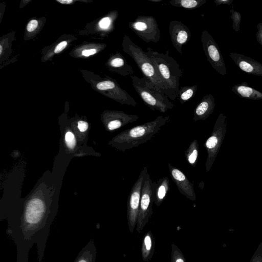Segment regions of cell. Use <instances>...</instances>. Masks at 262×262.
I'll return each mask as SVG.
<instances>
[{
  "instance_id": "6da1fadb",
  "label": "cell",
  "mask_w": 262,
  "mask_h": 262,
  "mask_svg": "<svg viewBox=\"0 0 262 262\" xmlns=\"http://www.w3.org/2000/svg\"><path fill=\"white\" fill-rule=\"evenodd\" d=\"M169 118V116H159L154 120L127 129L115 138V145L122 151L138 147L154 137Z\"/></svg>"
},
{
  "instance_id": "7a4b0ae2",
  "label": "cell",
  "mask_w": 262,
  "mask_h": 262,
  "mask_svg": "<svg viewBox=\"0 0 262 262\" xmlns=\"http://www.w3.org/2000/svg\"><path fill=\"white\" fill-rule=\"evenodd\" d=\"M147 55L159 72L168 92L169 99L175 100L178 98L180 89V79L183 75V70L178 62L166 53H159L147 47Z\"/></svg>"
},
{
  "instance_id": "3957f363",
  "label": "cell",
  "mask_w": 262,
  "mask_h": 262,
  "mask_svg": "<svg viewBox=\"0 0 262 262\" xmlns=\"http://www.w3.org/2000/svg\"><path fill=\"white\" fill-rule=\"evenodd\" d=\"M122 46L123 50L134 60L140 71L157 90L169 97L168 89L159 72L149 57L130 37L124 34Z\"/></svg>"
},
{
  "instance_id": "277c9868",
  "label": "cell",
  "mask_w": 262,
  "mask_h": 262,
  "mask_svg": "<svg viewBox=\"0 0 262 262\" xmlns=\"http://www.w3.org/2000/svg\"><path fill=\"white\" fill-rule=\"evenodd\" d=\"M132 85L144 104L152 111L165 113L175 105L165 94L160 92L144 77L130 76Z\"/></svg>"
},
{
  "instance_id": "5b68a950",
  "label": "cell",
  "mask_w": 262,
  "mask_h": 262,
  "mask_svg": "<svg viewBox=\"0 0 262 262\" xmlns=\"http://www.w3.org/2000/svg\"><path fill=\"white\" fill-rule=\"evenodd\" d=\"M45 206L39 199L31 200L28 203L24 214V222L20 231L25 239L29 241L37 233H41L47 229L43 222L45 215Z\"/></svg>"
},
{
  "instance_id": "8992f818",
  "label": "cell",
  "mask_w": 262,
  "mask_h": 262,
  "mask_svg": "<svg viewBox=\"0 0 262 262\" xmlns=\"http://www.w3.org/2000/svg\"><path fill=\"white\" fill-rule=\"evenodd\" d=\"M152 182L149 174L147 172L143 181L136 224V231L139 233L143 230L153 213Z\"/></svg>"
},
{
  "instance_id": "52a82bcc",
  "label": "cell",
  "mask_w": 262,
  "mask_h": 262,
  "mask_svg": "<svg viewBox=\"0 0 262 262\" xmlns=\"http://www.w3.org/2000/svg\"><path fill=\"white\" fill-rule=\"evenodd\" d=\"M129 28L146 42L157 43L160 39V31L155 18L151 16H138L128 23Z\"/></svg>"
},
{
  "instance_id": "ba28073f",
  "label": "cell",
  "mask_w": 262,
  "mask_h": 262,
  "mask_svg": "<svg viewBox=\"0 0 262 262\" xmlns=\"http://www.w3.org/2000/svg\"><path fill=\"white\" fill-rule=\"evenodd\" d=\"M148 172L144 166L132 187L127 200V219L128 229L133 233L136 226L137 216L140 206L142 188L144 177Z\"/></svg>"
},
{
  "instance_id": "9c48e42d",
  "label": "cell",
  "mask_w": 262,
  "mask_h": 262,
  "mask_svg": "<svg viewBox=\"0 0 262 262\" xmlns=\"http://www.w3.org/2000/svg\"><path fill=\"white\" fill-rule=\"evenodd\" d=\"M201 40L205 55L211 67L220 74L225 75L226 67L220 48L206 30L202 32Z\"/></svg>"
},
{
  "instance_id": "30bf717a",
  "label": "cell",
  "mask_w": 262,
  "mask_h": 262,
  "mask_svg": "<svg viewBox=\"0 0 262 262\" xmlns=\"http://www.w3.org/2000/svg\"><path fill=\"white\" fill-rule=\"evenodd\" d=\"M169 33L173 47L182 54L183 46L187 43L191 38L189 28L181 21L171 20L169 25Z\"/></svg>"
},
{
  "instance_id": "8fae6325",
  "label": "cell",
  "mask_w": 262,
  "mask_h": 262,
  "mask_svg": "<svg viewBox=\"0 0 262 262\" xmlns=\"http://www.w3.org/2000/svg\"><path fill=\"white\" fill-rule=\"evenodd\" d=\"M168 167L171 179L180 192L188 199L195 201L196 194L193 184L181 170L172 165L171 163L168 164Z\"/></svg>"
},
{
  "instance_id": "7c38bea8",
  "label": "cell",
  "mask_w": 262,
  "mask_h": 262,
  "mask_svg": "<svg viewBox=\"0 0 262 262\" xmlns=\"http://www.w3.org/2000/svg\"><path fill=\"white\" fill-rule=\"evenodd\" d=\"M229 56L243 71L249 74L262 76V64L259 62L237 53H230Z\"/></svg>"
},
{
  "instance_id": "4fadbf2b",
  "label": "cell",
  "mask_w": 262,
  "mask_h": 262,
  "mask_svg": "<svg viewBox=\"0 0 262 262\" xmlns=\"http://www.w3.org/2000/svg\"><path fill=\"white\" fill-rule=\"evenodd\" d=\"M215 106L214 98L210 94L205 95L195 107L193 120L196 122L206 119L213 112Z\"/></svg>"
},
{
  "instance_id": "5bb4252c",
  "label": "cell",
  "mask_w": 262,
  "mask_h": 262,
  "mask_svg": "<svg viewBox=\"0 0 262 262\" xmlns=\"http://www.w3.org/2000/svg\"><path fill=\"white\" fill-rule=\"evenodd\" d=\"M154 203L160 206L166 199L169 189V181L167 177L159 179L157 182H152Z\"/></svg>"
},
{
  "instance_id": "9a60e30c",
  "label": "cell",
  "mask_w": 262,
  "mask_h": 262,
  "mask_svg": "<svg viewBox=\"0 0 262 262\" xmlns=\"http://www.w3.org/2000/svg\"><path fill=\"white\" fill-rule=\"evenodd\" d=\"M139 116L136 115L128 114L123 112H117L113 114V118L111 119L107 124V128L110 130L118 129L137 121Z\"/></svg>"
},
{
  "instance_id": "2e32d148",
  "label": "cell",
  "mask_w": 262,
  "mask_h": 262,
  "mask_svg": "<svg viewBox=\"0 0 262 262\" xmlns=\"http://www.w3.org/2000/svg\"><path fill=\"white\" fill-rule=\"evenodd\" d=\"M231 91L238 96L246 99H262V92L249 86L246 82L234 85Z\"/></svg>"
},
{
  "instance_id": "e0dca14e",
  "label": "cell",
  "mask_w": 262,
  "mask_h": 262,
  "mask_svg": "<svg viewBox=\"0 0 262 262\" xmlns=\"http://www.w3.org/2000/svg\"><path fill=\"white\" fill-rule=\"evenodd\" d=\"M155 239L151 231H148L143 236L141 246V256L145 262L151 260L154 254Z\"/></svg>"
},
{
  "instance_id": "ac0fdd59",
  "label": "cell",
  "mask_w": 262,
  "mask_h": 262,
  "mask_svg": "<svg viewBox=\"0 0 262 262\" xmlns=\"http://www.w3.org/2000/svg\"><path fill=\"white\" fill-rule=\"evenodd\" d=\"M110 65L123 76H132L134 74L132 66L128 64L125 58L120 54L118 53L114 56L110 61Z\"/></svg>"
},
{
  "instance_id": "d6986e66",
  "label": "cell",
  "mask_w": 262,
  "mask_h": 262,
  "mask_svg": "<svg viewBox=\"0 0 262 262\" xmlns=\"http://www.w3.org/2000/svg\"><path fill=\"white\" fill-rule=\"evenodd\" d=\"M96 249L94 241L91 239L81 249L74 262H95Z\"/></svg>"
},
{
  "instance_id": "ffe728a7",
  "label": "cell",
  "mask_w": 262,
  "mask_h": 262,
  "mask_svg": "<svg viewBox=\"0 0 262 262\" xmlns=\"http://www.w3.org/2000/svg\"><path fill=\"white\" fill-rule=\"evenodd\" d=\"M199 154V144L196 139H194L185 151V157L188 162L192 167L196 165Z\"/></svg>"
},
{
  "instance_id": "44dd1931",
  "label": "cell",
  "mask_w": 262,
  "mask_h": 262,
  "mask_svg": "<svg viewBox=\"0 0 262 262\" xmlns=\"http://www.w3.org/2000/svg\"><path fill=\"white\" fill-rule=\"evenodd\" d=\"M197 90V85L180 86L177 98L180 103L183 104L191 100L195 96Z\"/></svg>"
},
{
  "instance_id": "7402d4cb",
  "label": "cell",
  "mask_w": 262,
  "mask_h": 262,
  "mask_svg": "<svg viewBox=\"0 0 262 262\" xmlns=\"http://www.w3.org/2000/svg\"><path fill=\"white\" fill-rule=\"evenodd\" d=\"M206 3V0H172L169 1V4L171 6L186 9H196Z\"/></svg>"
},
{
  "instance_id": "603a6c76",
  "label": "cell",
  "mask_w": 262,
  "mask_h": 262,
  "mask_svg": "<svg viewBox=\"0 0 262 262\" xmlns=\"http://www.w3.org/2000/svg\"><path fill=\"white\" fill-rule=\"evenodd\" d=\"M170 262H186L182 252L174 244H171Z\"/></svg>"
},
{
  "instance_id": "cb8c5ba5",
  "label": "cell",
  "mask_w": 262,
  "mask_h": 262,
  "mask_svg": "<svg viewBox=\"0 0 262 262\" xmlns=\"http://www.w3.org/2000/svg\"><path fill=\"white\" fill-rule=\"evenodd\" d=\"M231 14V17L232 19V27L233 29L236 32L239 30V26L242 19L241 14L233 9L230 10Z\"/></svg>"
},
{
  "instance_id": "d4e9b609",
  "label": "cell",
  "mask_w": 262,
  "mask_h": 262,
  "mask_svg": "<svg viewBox=\"0 0 262 262\" xmlns=\"http://www.w3.org/2000/svg\"><path fill=\"white\" fill-rule=\"evenodd\" d=\"M249 262H262V242L258 246Z\"/></svg>"
},
{
  "instance_id": "484cf974",
  "label": "cell",
  "mask_w": 262,
  "mask_h": 262,
  "mask_svg": "<svg viewBox=\"0 0 262 262\" xmlns=\"http://www.w3.org/2000/svg\"><path fill=\"white\" fill-rule=\"evenodd\" d=\"M65 140L67 146L71 149L75 147L76 140L74 134L70 132H68L65 135Z\"/></svg>"
},
{
  "instance_id": "4316f807",
  "label": "cell",
  "mask_w": 262,
  "mask_h": 262,
  "mask_svg": "<svg viewBox=\"0 0 262 262\" xmlns=\"http://www.w3.org/2000/svg\"><path fill=\"white\" fill-rule=\"evenodd\" d=\"M112 21V19L110 17H105L100 20L99 26L101 29L106 30L111 25Z\"/></svg>"
},
{
  "instance_id": "83f0119b",
  "label": "cell",
  "mask_w": 262,
  "mask_h": 262,
  "mask_svg": "<svg viewBox=\"0 0 262 262\" xmlns=\"http://www.w3.org/2000/svg\"><path fill=\"white\" fill-rule=\"evenodd\" d=\"M257 31L256 33V37L257 42L262 46V23L257 25Z\"/></svg>"
},
{
  "instance_id": "f1b7e54d",
  "label": "cell",
  "mask_w": 262,
  "mask_h": 262,
  "mask_svg": "<svg viewBox=\"0 0 262 262\" xmlns=\"http://www.w3.org/2000/svg\"><path fill=\"white\" fill-rule=\"evenodd\" d=\"M38 26V21L35 19L31 20L27 26V30L29 32H32L36 29Z\"/></svg>"
},
{
  "instance_id": "f546056e",
  "label": "cell",
  "mask_w": 262,
  "mask_h": 262,
  "mask_svg": "<svg viewBox=\"0 0 262 262\" xmlns=\"http://www.w3.org/2000/svg\"><path fill=\"white\" fill-rule=\"evenodd\" d=\"M67 42L66 41H63L58 43L54 49V52L55 53H58L62 51L67 46Z\"/></svg>"
},
{
  "instance_id": "4dcf8cb0",
  "label": "cell",
  "mask_w": 262,
  "mask_h": 262,
  "mask_svg": "<svg viewBox=\"0 0 262 262\" xmlns=\"http://www.w3.org/2000/svg\"><path fill=\"white\" fill-rule=\"evenodd\" d=\"M78 127L80 132H85L88 129V124L83 121H79L78 122Z\"/></svg>"
},
{
  "instance_id": "1f68e13d",
  "label": "cell",
  "mask_w": 262,
  "mask_h": 262,
  "mask_svg": "<svg viewBox=\"0 0 262 262\" xmlns=\"http://www.w3.org/2000/svg\"><path fill=\"white\" fill-rule=\"evenodd\" d=\"M97 51L95 49L84 50L82 52V55L85 57H88L89 56L95 54L96 53Z\"/></svg>"
},
{
  "instance_id": "d6a6232c",
  "label": "cell",
  "mask_w": 262,
  "mask_h": 262,
  "mask_svg": "<svg viewBox=\"0 0 262 262\" xmlns=\"http://www.w3.org/2000/svg\"><path fill=\"white\" fill-rule=\"evenodd\" d=\"M233 0H215L214 3L216 5H220L222 4L231 5L233 2Z\"/></svg>"
},
{
  "instance_id": "836d02e7",
  "label": "cell",
  "mask_w": 262,
  "mask_h": 262,
  "mask_svg": "<svg viewBox=\"0 0 262 262\" xmlns=\"http://www.w3.org/2000/svg\"><path fill=\"white\" fill-rule=\"evenodd\" d=\"M57 1L63 4H69L73 2L72 0H57Z\"/></svg>"
},
{
  "instance_id": "e575fe53",
  "label": "cell",
  "mask_w": 262,
  "mask_h": 262,
  "mask_svg": "<svg viewBox=\"0 0 262 262\" xmlns=\"http://www.w3.org/2000/svg\"><path fill=\"white\" fill-rule=\"evenodd\" d=\"M149 1L152 2V3H159L162 1V0H148Z\"/></svg>"
},
{
  "instance_id": "d590c367",
  "label": "cell",
  "mask_w": 262,
  "mask_h": 262,
  "mask_svg": "<svg viewBox=\"0 0 262 262\" xmlns=\"http://www.w3.org/2000/svg\"><path fill=\"white\" fill-rule=\"evenodd\" d=\"M2 51H3V47H2V45H0V54L1 55L2 53Z\"/></svg>"
}]
</instances>
